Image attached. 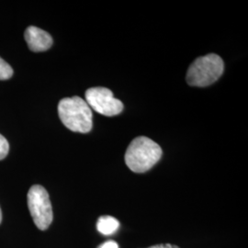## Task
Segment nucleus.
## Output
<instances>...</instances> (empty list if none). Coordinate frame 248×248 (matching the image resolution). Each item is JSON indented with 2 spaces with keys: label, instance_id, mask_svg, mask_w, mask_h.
Instances as JSON below:
<instances>
[{
  "label": "nucleus",
  "instance_id": "nucleus-1",
  "mask_svg": "<svg viewBox=\"0 0 248 248\" xmlns=\"http://www.w3.org/2000/svg\"><path fill=\"white\" fill-rule=\"evenodd\" d=\"M162 156L159 145L145 136L135 138L125 153L127 167L135 173H144L152 169Z\"/></svg>",
  "mask_w": 248,
  "mask_h": 248
},
{
  "label": "nucleus",
  "instance_id": "nucleus-2",
  "mask_svg": "<svg viewBox=\"0 0 248 248\" xmlns=\"http://www.w3.org/2000/svg\"><path fill=\"white\" fill-rule=\"evenodd\" d=\"M59 118L72 132L87 133L92 129V110L85 99L64 98L58 104Z\"/></svg>",
  "mask_w": 248,
  "mask_h": 248
},
{
  "label": "nucleus",
  "instance_id": "nucleus-3",
  "mask_svg": "<svg viewBox=\"0 0 248 248\" xmlns=\"http://www.w3.org/2000/svg\"><path fill=\"white\" fill-rule=\"evenodd\" d=\"M223 69L222 58L215 53H210L197 58L190 64L186 73V81L192 87H208L221 78Z\"/></svg>",
  "mask_w": 248,
  "mask_h": 248
},
{
  "label": "nucleus",
  "instance_id": "nucleus-4",
  "mask_svg": "<svg viewBox=\"0 0 248 248\" xmlns=\"http://www.w3.org/2000/svg\"><path fill=\"white\" fill-rule=\"evenodd\" d=\"M28 207L37 228L45 231L53 222L52 203L45 187L40 185L31 186L28 192Z\"/></svg>",
  "mask_w": 248,
  "mask_h": 248
},
{
  "label": "nucleus",
  "instance_id": "nucleus-5",
  "mask_svg": "<svg viewBox=\"0 0 248 248\" xmlns=\"http://www.w3.org/2000/svg\"><path fill=\"white\" fill-rule=\"evenodd\" d=\"M86 102L101 115L115 116L124 110L123 102L113 97V93L106 88H92L86 92Z\"/></svg>",
  "mask_w": 248,
  "mask_h": 248
},
{
  "label": "nucleus",
  "instance_id": "nucleus-6",
  "mask_svg": "<svg viewBox=\"0 0 248 248\" xmlns=\"http://www.w3.org/2000/svg\"><path fill=\"white\" fill-rule=\"evenodd\" d=\"M24 37L30 50L35 53L47 51L53 45L52 36L37 27H28Z\"/></svg>",
  "mask_w": 248,
  "mask_h": 248
},
{
  "label": "nucleus",
  "instance_id": "nucleus-7",
  "mask_svg": "<svg viewBox=\"0 0 248 248\" xmlns=\"http://www.w3.org/2000/svg\"><path fill=\"white\" fill-rule=\"evenodd\" d=\"M120 227V222L112 216H100L97 222V229L104 235L114 233Z\"/></svg>",
  "mask_w": 248,
  "mask_h": 248
},
{
  "label": "nucleus",
  "instance_id": "nucleus-8",
  "mask_svg": "<svg viewBox=\"0 0 248 248\" xmlns=\"http://www.w3.org/2000/svg\"><path fill=\"white\" fill-rule=\"evenodd\" d=\"M12 76H13L12 67L0 57V80L9 79Z\"/></svg>",
  "mask_w": 248,
  "mask_h": 248
},
{
  "label": "nucleus",
  "instance_id": "nucleus-9",
  "mask_svg": "<svg viewBox=\"0 0 248 248\" xmlns=\"http://www.w3.org/2000/svg\"><path fill=\"white\" fill-rule=\"evenodd\" d=\"M9 144L7 139L0 134V160H3L9 154Z\"/></svg>",
  "mask_w": 248,
  "mask_h": 248
},
{
  "label": "nucleus",
  "instance_id": "nucleus-10",
  "mask_svg": "<svg viewBox=\"0 0 248 248\" xmlns=\"http://www.w3.org/2000/svg\"><path fill=\"white\" fill-rule=\"evenodd\" d=\"M98 248H119V245L113 240H108L100 245Z\"/></svg>",
  "mask_w": 248,
  "mask_h": 248
},
{
  "label": "nucleus",
  "instance_id": "nucleus-11",
  "mask_svg": "<svg viewBox=\"0 0 248 248\" xmlns=\"http://www.w3.org/2000/svg\"><path fill=\"white\" fill-rule=\"evenodd\" d=\"M147 248H179L177 246H174L171 244H162V245H155Z\"/></svg>",
  "mask_w": 248,
  "mask_h": 248
},
{
  "label": "nucleus",
  "instance_id": "nucleus-12",
  "mask_svg": "<svg viewBox=\"0 0 248 248\" xmlns=\"http://www.w3.org/2000/svg\"><path fill=\"white\" fill-rule=\"evenodd\" d=\"M2 222V212H1V209H0V223Z\"/></svg>",
  "mask_w": 248,
  "mask_h": 248
}]
</instances>
